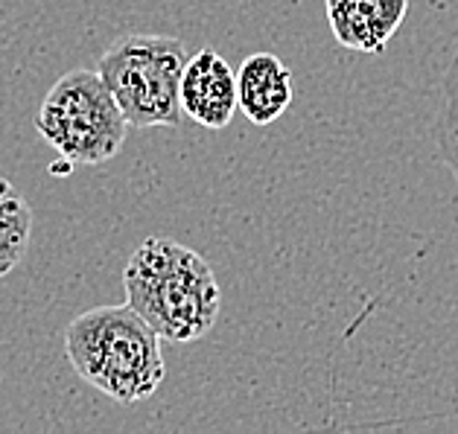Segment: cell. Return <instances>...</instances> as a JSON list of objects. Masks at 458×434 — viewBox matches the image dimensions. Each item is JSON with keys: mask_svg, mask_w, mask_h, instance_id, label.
<instances>
[{"mask_svg": "<svg viewBox=\"0 0 458 434\" xmlns=\"http://www.w3.org/2000/svg\"><path fill=\"white\" fill-rule=\"evenodd\" d=\"M64 353L88 385L123 405L149 399L166 376L161 336L129 304L76 315L64 330Z\"/></svg>", "mask_w": 458, "mask_h": 434, "instance_id": "obj_2", "label": "cell"}, {"mask_svg": "<svg viewBox=\"0 0 458 434\" xmlns=\"http://www.w3.org/2000/svg\"><path fill=\"white\" fill-rule=\"evenodd\" d=\"M182 111L210 131L225 129L240 111L237 73L214 47L190 55L182 76Z\"/></svg>", "mask_w": 458, "mask_h": 434, "instance_id": "obj_5", "label": "cell"}, {"mask_svg": "<svg viewBox=\"0 0 458 434\" xmlns=\"http://www.w3.org/2000/svg\"><path fill=\"white\" fill-rule=\"evenodd\" d=\"M126 304L158 332L161 341L190 344L214 330L222 292L214 269L187 245L149 237L123 271Z\"/></svg>", "mask_w": 458, "mask_h": 434, "instance_id": "obj_1", "label": "cell"}, {"mask_svg": "<svg viewBox=\"0 0 458 434\" xmlns=\"http://www.w3.org/2000/svg\"><path fill=\"white\" fill-rule=\"evenodd\" d=\"M435 149H438V161L450 170V175L458 184V47L453 53L450 68L444 73L441 82V108L435 117Z\"/></svg>", "mask_w": 458, "mask_h": 434, "instance_id": "obj_9", "label": "cell"}, {"mask_svg": "<svg viewBox=\"0 0 458 434\" xmlns=\"http://www.w3.org/2000/svg\"><path fill=\"white\" fill-rule=\"evenodd\" d=\"M187 50L170 36H123L103 53L99 73L131 129L182 126Z\"/></svg>", "mask_w": 458, "mask_h": 434, "instance_id": "obj_4", "label": "cell"}, {"mask_svg": "<svg viewBox=\"0 0 458 434\" xmlns=\"http://www.w3.org/2000/svg\"><path fill=\"white\" fill-rule=\"evenodd\" d=\"M36 129L68 166H97L123 149L131 126L103 73L76 68L44 96Z\"/></svg>", "mask_w": 458, "mask_h": 434, "instance_id": "obj_3", "label": "cell"}, {"mask_svg": "<svg viewBox=\"0 0 458 434\" xmlns=\"http://www.w3.org/2000/svg\"><path fill=\"white\" fill-rule=\"evenodd\" d=\"M293 71L275 53H254L237 71V103L254 126H269L293 105Z\"/></svg>", "mask_w": 458, "mask_h": 434, "instance_id": "obj_7", "label": "cell"}, {"mask_svg": "<svg viewBox=\"0 0 458 434\" xmlns=\"http://www.w3.org/2000/svg\"><path fill=\"white\" fill-rule=\"evenodd\" d=\"M32 237V207L15 190L13 181L0 178V277L15 271L24 260Z\"/></svg>", "mask_w": 458, "mask_h": 434, "instance_id": "obj_8", "label": "cell"}, {"mask_svg": "<svg viewBox=\"0 0 458 434\" xmlns=\"http://www.w3.org/2000/svg\"><path fill=\"white\" fill-rule=\"evenodd\" d=\"M324 9L342 47L383 53L406 21L409 0H324Z\"/></svg>", "mask_w": 458, "mask_h": 434, "instance_id": "obj_6", "label": "cell"}]
</instances>
